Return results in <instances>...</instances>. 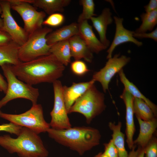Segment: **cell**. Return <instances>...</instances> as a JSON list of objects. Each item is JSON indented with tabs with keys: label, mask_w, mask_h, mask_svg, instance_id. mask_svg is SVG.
I'll use <instances>...</instances> for the list:
<instances>
[{
	"label": "cell",
	"mask_w": 157,
	"mask_h": 157,
	"mask_svg": "<svg viewBox=\"0 0 157 157\" xmlns=\"http://www.w3.org/2000/svg\"><path fill=\"white\" fill-rule=\"evenodd\" d=\"M11 67L19 79L31 85L53 83L62 76L65 69V66L51 53L16 65H11Z\"/></svg>",
	"instance_id": "cell-1"
},
{
	"label": "cell",
	"mask_w": 157,
	"mask_h": 157,
	"mask_svg": "<svg viewBox=\"0 0 157 157\" xmlns=\"http://www.w3.org/2000/svg\"><path fill=\"white\" fill-rule=\"evenodd\" d=\"M47 132L58 143L82 155L99 145L101 135L97 129L90 126H76L61 130L51 128Z\"/></svg>",
	"instance_id": "cell-2"
},
{
	"label": "cell",
	"mask_w": 157,
	"mask_h": 157,
	"mask_svg": "<svg viewBox=\"0 0 157 157\" xmlns=\"http://www.w3.org/2000/svg\"><path fill=\"white\" fill-rule=\"evenodd\" d=\"M0 145L10 154L20 157H47L49 152L40 136L29 129L22 127L16 138L9 135L0 136Z\"/></svg>",
	"instance_id": "cell-3"
},
{
	"label": "cell",
	"mask_w": 157,
	"mask_h": 157,
	"mask_svg": "<svg viewBox=\"0 0 157 157\" xmlns=\"http://www.w3.org/2000/svg\"><path fill=\"white\" fill-rule=\"evenodd\" d=\"M11 65L6 64L1 67L7 79V89L5 96L0 100V108L17 98L29 100L32 104H37L39 95L38 89L19 79L13 72Z\"/></svg>",
	"instance_id": "cell-4"
},
{
	"label": "cell",
	"mask_w": 157,
	"mask_h": 157,
	"mask_svg": "<svg viewBox=\"0 0 157 157\" xmlns=\"http://www.w3.org/2000/svg\"><path fill=\"white\" fill-rule=\"evenodd\" d=\"M104 94L98 90L94 84L74 102L68 114L78 113L83 115L87 123H91L95 117L105 109Z\"/></svg>",
	"instance_id": "cell-5"
},
{
	"label": "cell",
	"mask_w": 157,
	"mask_h": 157,
	"mask_svg": "<svg viewBox=\"0 0 157 157\" xmlns=\"http://www.w3.org/2000/svg\"><path fill=\"white\" fill-rule=\"evenodd\" d=\"M53 31L47 27H42L29 35L26 42L20 46L19 57L22 62H27L51 53V46L47 42V35Z\"/></svg>",
	"instance_id": "cell-6"
},
{
	"label": "cell",
	"mask_w": 157,
	"mask_h": 157,
	"mask_svg": "<svg viewBox=\"0 0 157 157\" xmlns=\"http://www.w3.org/2000/svg\"><path fill=\"white\" fill-rule=\"evenodd\" d=\"M0 117L16 125L27 128L37 134L47 132L50 128L44 119L42 106L37 103L32 104L30 109L19 114L2 112Z\"/></svg>",
	"instance_id": "cell-7"
},
{
	"label": "cell",
	"mask_w": 157,
	"mask_h": 157,
	"mask_svg": "<svg viewBox=\"0 0 157 157\" xmlns=\"http://www.w3.org/2000/svg\"><path fill=\"white\" fill-rule=\"evenodd\" d=\"M11 9L20 16L24 23V28L28 36L42 27L46 13L38 11L32 6L33 0H8Z\"/></svg>",
	"instance_id": "cell-8"
},
{
	"label": "cell",
	"mask_w": 157,
	"mask_h": 157,
	"mask_svg": "<svg viewBox=\"0 0 157 157\" xmlns=\"http://www.w3.org/2000/svg\"><path fill=\"white\" fill-rule=\"evenodd\" d=\"M54 103L50 113L51 117L49 123L50 128L57 130L65 129L72 127L67 110L63 94V86L61 81L56 80L53 83Z\"/></svg>",
	"instance_id": "cell-9"
},
{
	"label": "cell",
	"mask_w": 157,
	"mask_h": 157,
	"mask_svg": "<svg viewBox=\"0 0 157 157\" xmlns=\"http://www.w3.org/2000/svg\"><path fill=\"white\" fill-rule=\"evenodd\" d=\"M131 58L125 55L120 56V53L115 54L108 59L105 66L93 74L92 79L100 83L104 92L108 90V85L115 75L130 61Z\"/></svg>",
	"instance_id": "cell-10"
},
{
	"label": "cell",
	"mask_w": 157,
	"mask_h": 157,
	"mask_svg": "<svg viewBox=\"0 0 157 157\" xmlns=\"http://www.w3.org/2000/svg\"><path fill=\"white\" fill-rule=\"evenodd\" d=\"M2 9L1 18L3 22L2 30L8 33L12 40L19 45H23L26 41L28 36L24 28L17 23L11 12L10 4L8 0H0Z\"/></svg>",
	"instance_id": "cell-11"
},
{
	"label": "cell",
	"mask_w": 157,
	"mask_h": 157,
	"mask_svg": "<svg viewBox=\"0 0 157 157\" xmlns=\"http://www.w3.org/2000/svg\"><path fill=\"white\" fill-rule=\"evenodd\" d=\"M113 19L116 26L115 32L113 41L107 51L108 55L106 58L108 59L112 57L113 51L117 46L120 44L131 42L138 47L143 44L142 42L138 41L133 37L135 31L128 30L124 27L122 18L115 16Z\"/></svg>",
	"instance_id": "cell-12"
},
{
	"label": "cell",
	"mask_w": 157,
	"mask_h": 157,
	"mask_svg": "<svg viewBox=\"0 0 157 157\" xmlns=\"http://www.w3.org/2000/svg\"><path fill=\"white\" fill-rule=\"evenodd\" d=\"M120 97L123 100L125 106L126 141L128 148L131 150L134 145L133 137L136 130L133 109L134 97L124 89Z\"/></svg>",
	"instance_id": "cell-13"
},
{
	"label": "cell",
	"mask_w": 157,
	"mask_h": 157,
	"mask_svg": "<svg viewBox=\"0 0 157 157\" xmlns=\"http://www.w3.org/2000/svg\"><path fill=\"white\" fill-rule=\"evenodd\" d=\"M95 81L92 79L86 82L73 83L69 87L63 86V94L66 108L68 114L76 101L82 95Z\"/></svg>",
	"instance_id": "cell-14"
},
{
	"label": "cell",
	"mask_w": 157,
	"mask_h": 157,
	"mask_svg": "<svg viewBox=\"0 0 157 157\" xmlns=\"http://www.w3.org/2000/svg\"><path fill=\"white\" fill-rule=\"evenodd\" d=\"M112 15L110 9L106 8L98 16L92 17L90 19L99 35L100 41L107 48L109 46L110 41L106 37V33L108 26L113 21Z\"/></svg>",
	"instance_id": "cell-15"
},
{
	"label": "cell",
	"mask_w": 157,
	"mask_h": 157,
	"mask_svg": "<svg viewBox=\"0 0 157 157\" xmlns=\"http://www.w3.org/2000/svg\"><path fill=\"white\" fill-rule=\"evenodd\" d=\"M78 24L80 35L92 53L98 54L107 48L97 38L92 26L88 23V20L84 21Z\"/></svg>",
	"instance_id": "cell-16"
},
{
	"label": "cell",
	"mask_w": 157,
	"mask_h": 157,
	"mask_svg": "<svg viewBox=\"0 0 157 157\" xmlns=\"http://www.w3.org/2000/svg\"><path fill=\"white\" fill-rule=\"evenodd\" d=\"M139 126V132L136 139L133 140L134 145L144 148L153 137L157 127L156 117L145 121L136 118Z\"/></svg>",
	"instance_id": "cell-17"
},
{
	"label": "cell",
	"mask_w": 157,
	"mask_h": 157,
	"mask_svg": "<svg viewBox=\"0 0 157 157\" xmlns=\"http://www.w3.org/2000/svg\"><path fill=\"white\" fill-rule=\"evenodd\" d=\"M71 57L75 60L83 59L88 62H92L93 57L86 43L79 35L73 36L69 39Z\"/></svg>",
	"instance_id": "cell-18"
},
{
	"label": "cell",
	"mask_w": 157,
	"mask_h": 157,
	"mask_svg": "<svg viewBox=\"0 0 157 157\" xmlns=\"http://www.w3.org/2000/svg\"><path fill=\"white\" fill-rule=\"evenodd\" d=\"M76 35H80L78 24L72 22L49 33L46 36L47 44L52 46L58 42L68 40Z\"/></svg>",
	"instance_id": "cell-19"
},
{
	"label": "cell",
	"mask_w": 157,
	"mask_h": 157,
	"mask_svg": "<svg viewBox=\"0 0 157 157\" xmlns=\"http://www.w3.org/2000/svg\"><path fill=\"white\" fill-rule=\"evenodd\" d=\"M20 46L13 41L0 46V66L6 64L15 65L21 62L19 57Z\"/></svg>",
	"instance_id": "cell-20"
},
{
	"label": "cell",
	"mask_w": 157,
	"mask_h": 157,
	"mask_svg": "<svg viewBox=\"0 0 157 157\" xmlns=\"http://www.w3.org/2000/svg\"><path fill=\"white\" fill-rule=\"evenodd\" d=\"M108 126L112 131L111 139L118 150L119 157H128L129 154L125 147V135L121 131L122 122L119 121L116 124L114 122H110L108 123Z\"/></svg>",
	"instance_id": "cell-21"
},
{
	"label": "cell",
	"mask_w": 157,
	"mask_h": 157,
	"mask_svg": "<svg viewBox=\"0 0 157 157\" xmlns=\"http://www.w3.org/2000/svg\"><path fill=\"white\" fill-rule=\"evenodd\" d=\"M71 2L70 0H33L32 4L42 9L46 13L50 15L56 12H63L64 8Z\"/></svg>",
	"instance_id": "cell-22"
},
{
	"label": "cell",
	"mask_w": 157,
	"mask_h": 157,
	"mask_svg": "<svg viewBox=\"0 0 157 157\" xmlns=\"http://www.w3.org/2000/svg\"><path fill=\"white\" fill-rule=\"evenodd\" d=\"M118 74L120 81L124 85V89L128 91L134 97L140 99L144 100L150 107L155 116L156 117L157 106L144 95L137 87L129 80L126 77L123 69L120 71Z\"/></svg>",
	"instance_id": "cell-23"
},
{
	"label": "cell",
	"mask_w": 157,
	"mask_h": 157,
	"mask_svg": "<svg viewBox=\"0 0 157 157\" xmlns=\"http://www.w3.org/2000/svg\"><path fill=\"white\" fill-rule=\"evenodd\" d=\"M50 52L65 66L71 62L72 57L69 40L58 42L51 46Z\"/></svg>",
	"instance_id": "cell-24"
},
{
	"label": "cell",
	"mask_w": 157,
	"mask_h": 157,
	"mask_svg": "<svg viewBox=\"0 0 157 157\" xmlns=\"http://www.w3.org/2000/svg\"><path fill=\"white\" fill-rule=\"evenodd\" d=\"M133 109L136 118L145 121L156 117L149 106L142 99L134 97Z\"/></svg>",
	"instance_id": "cell-25"
},
{
	"label": "cell",
	"mask_w": 157,
	"mask_h": 157,
	"mask_svg": "<svg viewBox=\"0 0 157 157\" xmlns=\"http://www.w3.org/2000/svg\"><path fill=\"white\" fill-rule=\"evenodd\" d=\"M140 17L142 23L135 32L142 33L152 31L157 24V9L150 12L143 13Z\"/></svg>",
	"instance_id": "cell-26"
},
{
	"label": "cell",
	"mask_w": 157,
	"mask_h": 157,
	"mask_svg": "<svg viewBox=\"0 0 157 157\" xmlns=\"http://www.w3.org/2000/svg\"><path fill=\"white\" fill-rule=\"evenodd\" d=\"M79 3L82 6L83 10L78 17V23L90 19L92 17L96 15L94 13L95 4L93 0H81Z\"/></svg>",
	"instance_id": "cell-27"
},
{
	"label": "cell",
	"mask_w": 157,
	"mask_h": 157,
	"mask_svg": "<svg viewBox=\"0 0 157 157\" xmlns=\"http://www.w3.org/2000/svg\"><path fill=\"white\" fill-rule=\"evenodd\" d=\"M65 20L64 15L61 13H55L50 15L44 20L42 25L52 27H57L61 25Z\"/></svg>",
	"instance_id": "cell-28"
},
{
	"label": "cell",
	"mask_w": 157,
	"mask_h": 157,
	"mask_svg": "<svg viewBox=\"0 0 157 157\" xmlns=\"http://www.w3.org/2000/svg\"><path fill=\"white\" fill-rule=\"evenodd\" d=\"M70 67L74 74L79 76H83L90 71L85 63L80 60H75L71 63Z\"/></svg>",
	"instance_id": "cell-29"
},
{
	"label": "cell",
	"mask_w": 157,
	"mask_h": 157,
	"mask_svg": "<svg viewBox=\"0 0 157 157\" xmlns=\"http://www.w3.org/2000/svg\"><path fill=\"white\" fill-rule=\"evenodd\" d=\"M144 157H157V140L153 137L144 148Z\"/></svg>",
	"instance_id": "cell-30"
},
{
	"label": "cell",
	"mask_w": 157,
	"mask_h": 157,
	"mask_svg": "<svg viewBox=\"0 0 157 157\" xmlns=\"http://www.w3.org/2000/svg\"><path fill=\"white\" fill-rule=\"evenodd\" d=\"M22 127L16 125L11 122L0 125V131H5L18 136Z\"/></svg>",
	"instance_id": "cell-31"
},
{
	"label": "cell",
	"mask_w": 157,
	"mask_h": 157,
	"mask_svg": "<svg viewBox=\"0 0 157 157\" xmlns=\"http://www.w3.org/2000/svg\"><path fill=\"white\" fill-rule=\"evenodd\" d=\"M104 153L108 157H119L118 150L111 139L108 143L104 144Z\"/></svg>",
	"instance_id": "cell-32"
},
{
	"label": "cell",
	"mask_w": 157,
	"mask_h": 157,
	"mask_svg": "<svg viewBox=\"0 0 157 157\" xmlns=\"http://www.w3.org/2000/svg\"><path fill=\"white\" fill-rule=\"evenodd\" d=\"M134 38L139 39L148 38L152 39L155 42L157 41V28L153 31L149 33H136L135 32L133 34Z\"/></svg>",
	"instance_id": "cell-33"
},
{
	"label": "cell",
	"mask_w": 157,
	"mask_h": 157,
	"mask_svg": "<svg viewBox=\"0 0 157 157\" xmlns=\"http://www.w3.org/2000/svg\"><path fill=\"white\" fill-rule=\"evenodd\" d=\"M12 40L10 35L6 32L0 30V46Z\"/></svg>",
	"instance_id": "cell-34"
},
{
	"label": "cell",
	"mask_w": 157,
	"mask_h": 157,
	"mask_svg": "<svg viewBox=\"0 0 157 157\" xmlns=\"http://www.w3.org/2000/svg\"><path fill=\"white\" fill-rule=\"evenodd\" d=\"M146 13H149L157 9V0H150L149 3L144 6Z\"/></svg>",
	"instance_id": "cell-35"
},
{
	"label": "cell",
	"mask_w": 157,
	"mask_h": 157,
	"mask_svg": "<svg viewBox=\"0 0 157 157\" xmlns=\"http://www.w3.org/2000/svg\"><path fill=\"white\" fill-rule=\"evenodd\" d=\"M0 88L4 93H6L7 89V83L2 75L0 73Z\"/></svg>",
	"instance_id": "cell-36"
},
{
	"label": "cell",
	"mask_w": 157,
	"mask_h": 157,
	"mask_svg": "<svg viewBox=\"0 0 157 157\" xmlns=\"http://www.w3.org/2000/svg\"><path fill=\"white\" fill-rule=\"evenodd\" d=\"M136 146L134 145L133 147L129 154L128 157H136L138 154L141 147H138L137 149H135Z\"/></svg>",
	"instance_id": "cell-37"
},
{
	"label": "cell",
	"mask_w": 157,
	"mask_h": 157,
	"mask_svg": "<svg viewBox=\"0 0 157 157\" xmlns=\"http://www.w3.org/2000/svg\"><path fill=\"white\" fill-rule=\"evenodd\" d=\"M136 157H144V148H141L138 154Z\"/></svg>",
	"instance_id": "cell-38"
},
{
	"label": "cell",
	"mask_w": 157,
	"mask_h": 157,
	"mask_svg": "<svg viewBox=\"0 0 157 157\" xmlns=\"http://www.w3.org/2000/svg\"><path fill=\"white\" fill-rule=\"evenodd\" d=\"M93 157H108L104 152H100L95 155Z\"/></svg>",
	"instance_id": "cell-39"
},
{
	"label": "cell",
	"mask_w": 157,
	"mask_h": 157,
	"mask_svg": "<svg viewBox=\"0 0 157 157\" xmlns=\"http://www.w3.org/2000/svg\"><path fill=\"white\" fill-rule=\"evenodd\" d=\"M2 13V9L0 5V15ZM3 27V22L2 19L0 17V30H2Z\"/></svg>",
	"instance_id": "cell-40"
},
{
	"label": "cell",
	"mask_w": 157,
	"mask_h": 157,
	"mask_svg": "<svg viewBox=\"0 0 157 157\" xmlns=\"http://www.w3.org/2000/svg\"><path fill=\"white\" fill-rule=\"evenodd\" d=\"M0 91H2L1 89V88H0Z\"/></svg>",
	"instance_id": "cell-41"
},
{
	"label": "cell",
	"mask_w": 157,
	"mask_h": 157,
	"mask_svg": "<svg viewBox=\"0 0 157 157\" xmlns=\"http://www.w3.org/2000/svg\"><path fill=\"white\" fill-rule=\"evenodd\" d=\"M2 113L1 111L0 110V114Z\"/></svg>",
	"instance_id": "cell-42"
}]
</instances>
